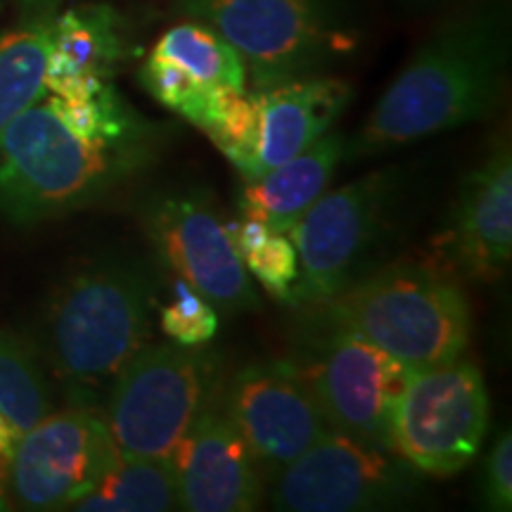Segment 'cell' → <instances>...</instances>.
<instances>
[{"mask_svg":"<svg viewBox=\"0 0 512 512\" xmlns=\"http://www.w3.org/2000/svg\"><path fill=\"white\" fill-rule=\"evenodd\" d=\"M510 57L505 3H482L446 19L389 83L356 136L347 138V159L363 162L489 119L508 86Z\"/></svg>","mask_w":512,"mask_h":512,"instance_id":"obj_1","label":"cell"},{"mask_svg":"<svg viewBox=\"0 0 512 512\" xmlns=\"http://www.w3.org/2000/svg\"><path fill=\"white\" fill-rule=\"evenodd\" d=\"M157 294V264L128 249L83 259L57 280L34 344L67 403L102 413L114 377L152 339Z\"/></svg>","mask_w":512,"mask_h":512,"instance_id":"obj_2","label":"cell"},{"mask_svg":"<svg viewBox=\"0 0 512 512\" xmlns=\"http://www.w3.org/2000/svg\"><path fill=\"white\" fill-rule=\"evenodd\" d=\"M164 143L159 126L126 138L81 136L46 93L0 136V219L29 228L91 209L143 176Z\"/></svg>","mask_w":512,"mask_h":512,"instance_id":"obj_3","label":"cell"},{"mask_svg":"<svg viewBox=\"0 0 512 512\" xmlns=\"http://www.w3.org/2000/svg\"><path fill=\"white\" fill-rule=\"evenodd\" d=\"M302 311L304 328L349 332L411 370L456 361L470 347L463 285L430 259L370 268L328 302Z\"/></svg>","mask_w":512,"mask_h":512,"instance_id":"obj_4","label":"cell"},{"mask_svg":"<svg viewBox=\"0 0 512 512\" xmlns=\"http://www.w3.org/2000/svg\"><path fill=\"white\" fill-rule=\"evenodd\" d=\"M238 50L254 88L330 74L361 46L351 0H174Z\"/></svg>","mask_w":512,"mask_h":512,"instance_id":"obj_5","label":"cell"},{"mask_svg":"<svg viewBox=\"0 0 512 512\" xmlns=\"http://www.w3.org/2000/svg\"><path fill=\"white\" fill-rule=\"evenodd\" d=\"M226 380L214 349L147 342L119 370L102 418L124 456L169 458L197 418L219 401Z\"/></svg>","mask_w":512,"mask_h":512,"instance_id":"obj_6","label":"cell"},{"mask_svg":"<svg viewBox=\"0 0 512 512\" xmlns=\"http://www.w3.org/2000/svg\"><path fill=\"white\" fill-rule=\"evenodd\" d=\"M406 176L384 166L325 190L287 230L299 259L294 309L328 302L373 266L399 221Z\"/></svg>","mask_w":512,"mask_h":512,"instance_id":"obj_7","label":"cell"},{"mask_svg":"<svg viewBox=\"0 0 512 512\" xmlns=\"http://www.w3.org/2000/svg\"><path fill=\"white\" fill-rule=\"evenodd\" d=\"M491 403L479 368L465 356L413 370L389 418V448L422 477H453L477 458Z\"/></svg>","mask_w":512,"mask_h":512,"instance_id":"obj_8","label":"cell"},{"mask_svg":"<svg viewBox=\"0 0 512 512\" xmlns=\"http://www.w3.org/2000/svg\"><path fill=\"white\" fill-rule=\"evenodd\" d=\"M138 221L157 261L202 294L216 311L238 316L261 309L214 197L195 185L157 188L138 204Z\"/></svg>","mask_w":512,"mask_h":512,"instance_id":"obj_9","label":"cell"},{"mask_svg":"<svg viewBox=\"0 0 512 512\" xmlns=\"http://www.w3.org/2000/svg\"><path fill=\"white\" fill-rule=\"evenodd\" d=\"M422 475L392 448L325 430L266 486L285 512H368L403 508L420 494Z\"/></svg>","mask_w":512,"mask_h":512,"instance_id":"obj_10","label":"cell"},{"mask_svg":"<svg viewBox=\"0 0 512 512\" xmlns=\"http://www.w3.org/2000/svg\"><path fill=\"white\" fill-rule=\"evenodd\" d=\"M287 361L309 387L330 430L389 448V418L411 368L366 339L318 328L302 330V347Z\"/></svg>","mask_w":512,"mask_h":512,"instance_id":"obj_11","label":"cell"},{"mask_svg":"<svg viewBox=\"0 0 512 512\" xmlns=\"http://www.w3.org/2000/svg\"><path fill=\"white\" fill-rule=\"evenodd\" d=\"M121 458L100 411H50L19 439L8 477L10 510H69Z\"/></svg>","mask_w":512,"mask_h":512,"instance_id":"obj_12","label":"cell"},{"mask_svg":"<svg viewBox=\"0 0 512 512\" xmlns=\"http://www.w3.org/2000/svg\"><path fill=\"white\" fill-rule=\"evenodd\" d=\"M216 406L238 430L266 482L330 430L290 361H256L223 380Z\"/></svg>","mask_w":512,"mask_h":512,"instance_id":"obj_13","label":"cell"},{"mask_svg":"<svg viewBox=\"0 0 512 512\" xmlns=\"http://www.w3.org/2000/svg\"><path fill=\"white\" fill-rule=\"evenodd\" d=\"M427 259L458 280L496 283L512 259V147L508 133L491 140L486 155L460 183Z\"/></svg>","mask_w":512,"mask_h":512,"instance_id":"obj_14","label":"cell"},{"mask_svg":"<svg viewBox=\"0 0 512 512\" xmlns=\"http://www.w3.org/2000/svg\"><path fill=\"white\" fill-rule=\"evenodd\" d=\"M178 510L252 512L266 501V477L242 437L211 406L169 456Z\"/></svg>","mask_w":512,"mask_h":512,"instance_id":"obj_15","label":"cell"},{"mask_svg":"<svg viewBox=\"0 0 512 512\" xmlns=\"http://www.w3.org/2000/svg\"><path fill=\"white\" fill-rule=\"evenodd\" d=\"M254 178L287 162L332 131L354 98L344 79L332 74L299 76L273 86L254 88Z\"/></svg>","mask_w":512,"mask_h":512,"instance_id":"obj_16","label":"cell"},{"mask_svg":"<svg viewBox=\"0 0 512 512\" xmlns=\"http://www.w3.org/2000/svg\"><path fill=\"white\" fill-rule=\"evenodd\" d=\"M128 55L124 19L112 5L86 3L50 19L46 93L62 100L98 95Z\"/></svg>","mask_w":512,"mask_h":512,"instance_id":"obj_17","label":"cell"},{"mask_svg":"<svg viewBox=\"0 0 512 512\" xmlns=\"http://www.w3.org/2000/svg\"><path fill=\"white\" fill-rule=\"evenodd\" d=\"M347 162V136L328 131L287 162L254 181H242L238 209L242 219L266 223L287 233L304 211L330 188L337 169Z\"/></svg>","mask_w":512,"mask_h":512,"instance_id":"obj_18","label":"cell"},{"mask_svg":"<svg viewBox=\"0 0 512 512\" xmlns=\"http://www.w3.org/2000/svg\"><path fill=\"white\" fill-rule=\"evenodd\" d=\"M53 408V384L34 339L0 328V510H10L8 477L19 439Z\"/></svg>","mask_w":512,"mask_h":512,"instance_id":"obj_19","label":"cell"},{"mask_svg":"<svg viewBox=\"0 0 512 512\" xmlns=\"http://www.w3.org/2000/svg\"><path fill=\"white\" fill-rule=\"evenodd\" d=\"M69 510L79 512H169L178 510L169 458L124 456Z\"/></svg>","mask_w":512,"mask_h":512,"instance_id":"obj_20","label":"cell"},{"mask_svg":"<svg viewBox=\"0 0 512 512\" xmlns=\"http://www.w3.org/2000/svg\"><path fill=\"white\" fill-rule=\"evenodd\" d=\"M50 19L53 15L27 17L19 27L0 31V136L46 95Z\"/></svg>","mask_w":512,"mask_h":512,"instance_id":"obj_21","label":"cell"},{"mask_svg":"<svg viewBox=\"0 0 512 512\" xmlns=\"http://www.w3.org/2000/svg\"><path fill=\"white\" fill-rule=\"evenodd\" d=\"M152 53L181 64L183 69L209 86L247 91V67L238 50L207 24L185 19L157 38Z\"/></svg>","mask_w":512,"mask_h":512,"instance_id":"obj_22","label":"cell"},{"mask_svg":"<svg viewBox=\"0 0 512 512\" xmlns=\"http://www.w3.org/2000/svg\"><path fill=\"white\" fill-rule=\"evenodd\" d=\"M226 228L247 273L254 275L266 294L290 306L294 283L299 278V259L287 233L252 219L228 221Z\"/></svg>","mask_w":512,"mask_h":512,"instance_id":"obj_23","label":"cell"},{"mask_svg":"<svg viewBox=\"0 0 512 512\" xmlns=\"http://www.w3.org/2000/svg\"><path fill=\"white\" fill-rule=\"evenodd\" d=\"M140 86L155 98L159 105L171 110L195 128H202L207 121L216 91L221 86H209L195 79L181 64L166 60L155 53L147 55L140 67Z\"/></svg>","mask_w":512,"mask_h":512,"instance_id":"obj_24","label":"cell"},{"mask_svg":"<svg viewBox=\"0 0 512 512\" xmlns=\"http://www.w3.org/2000/svg\"><path fill=\"white\" fill-rule=\"evenodd\" d=\"M159 325L171 342L183 347H202L219 332V311L185 280L176 278L169 304L159 309Z\"/></svg>","mask_w":512,"mask_h":512,"instance_id":"obj_25","label":"cell"},{"mask_svg":"<svg viewBox=\"0 0 512 512\" xmlns=\"http://www.w3.org/2000/svg\"><path fill=\"white\" fill-rule=\"evenodd\" d=\"M482 505L491 512L512 508V437L510 430L498 434L496 444L486 456L482 472Z\"/></svg>","mask_w":512,"mask_h":512,"instance_id":"obj_26","label":"cell"},{"mask_svg":"<svg viewBox=\"0 0 512 512\" xmlns=\"http://www.w3.org/2000/svg\"><path fill=\"white\" fill-rule=\"evenodd\" d=\"M19 8L24 10L27 17H46V15H55L57 5L62 0H15Z\"/></svg>","mask_w":512,"mask_h":512,"instance_id":"obj_27","label":"cell"},{"mask_svg":"<svg viewBox=\"0 0 512 512\" xmlns=\"http://www.w3.org/2000/svg\"><path fill=\"white\" fill-rule=\"evenodd\" d=\"M0 3H3V0H0Z\"/></svg>","mask_w":512,"mask_h":512,"instance_id":"obj_28","label":"cell"}]
</instances>
